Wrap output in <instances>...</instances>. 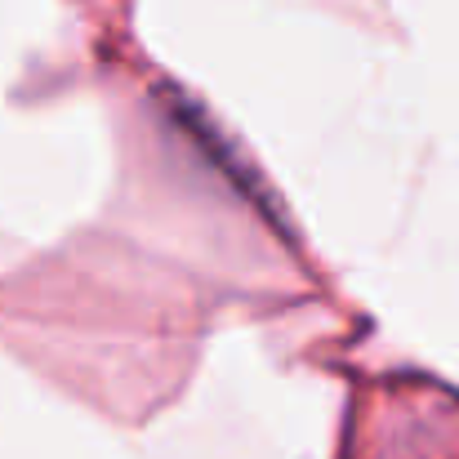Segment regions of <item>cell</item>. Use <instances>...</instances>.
<instances>
[{"mask_svg": "<svg viewBox=\"0 0 459 459\" xmlns=\"http://www.w3.org/2000/svg\"><path fill=\"white\" fill-rule=\"evenodd\" d=\"M352 459H459V393L420 375L384 379L352 415Z\"/></svg>", "mask_w": 459, "mask_h": 459, "instance_id": "1", "label": "cell"}]
</instances>
